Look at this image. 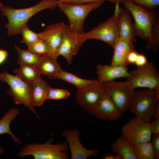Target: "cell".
Returning <instances> with one entry per match:
<instances>
[{
	"instance_id": "6da1fadb",
	"label": "cell",
	"mask_w": 159,
	"mask_h": 159,
	"mask_svg": "<svg viewBox=\"0 0 159 159\" xmlns=\"http://www.w3.org/2000/svg\"><path fill=\"white\" fill-rule=\"evenodd\" d=\"M58 0H41L37 5L30 7L14 9L8 6L0 8L1 14L8 20L5 25L8 36L20 34L23 26L33 16L42 10L49 9L54 10L57 7Z\"/></svg>"
},
{
	"instance_id": "7a4b0ae2",
	"label": "cell",
	"mask_w": 159,
	"mask_h": 159,
	"mask_svg": "<svg viewBox=\"0 0 159 159\" xmlns=\"http://www.w3.org/2000/svg\"><path fill=\"white\" fill-rule=\"evenodd\" d=\"M54 139H50L44 143H28L24 145L17 153L19 157L32 155L34 159H67L69 155L66 151L69 147L66 142L53 144Z\"/></svg>"
},
{
	"instance_id": "3957f363",
	"label": "cell",
	"mask_w": 159,
	"mask_h": 159,
	"mask_svg": "<svg viewBox=\"0 0 159 159\" xmlns=\"http://www.w3.org/2000/svg\"><path fill=\"white\" fill-rule=\"evenodd\" d=\"M120 3L128 10L133 17L137 37L148 41L150 37L152 28L158 13L143 6L136 4L130 0H121Z\"/></svg>"
},
{
	"instance_id": "277c9868",
	"label": "cell",
	"mask_w": 159,
	"mask_h": 159,
	"mask_svg": "<svg viewBox=\"0 0 159 159\" xmlns=\"http://www.w3.org/2000/svg\"><path fill=\"white\" fill-rule=\"evenodd\" d=\"M159 107V94L147 88L136 91L129 109L137 118L150 122L156 110Z\"/></svg>"
},
{
	"instance_id": "5b68a950",
	"label": "cell",
	"mask_w": 159,
	"mask_h": 159,
	"mask_svg": "<svg viewBox=\"0 0 159 159\" xmlns=\"http://www.w3.org/2000/svg\"><path fill=\"white\" fill-rule=\"evenodd\" d=\"M120 7L116 4L114 14L100 23L90 31L79 34L78 39L82 45L86 40L96 39L103 41L112 48L119 38L117 27V21Z\"/></svg>"
},
{
	"instance_id": "8992f818",
	"label": "cell",
	"mask_w": 159,
	"mask_h": 159,
	"mask_svg": "<svg viewBox=\"0 0 159 159\" xmlns=\"http://www.w3.org/2000/svg\"><path fill=\"white\" fill-rule=\"evenodd\" d=\"M100 1L83 4L58 2L57 7L68 19L70 29L75 33H83V25L88 14L99 8L104 2Z\"/></svg>"
},
{
	"instance_id": "52a82bcc",
	"label": "cell",
	"mask_w": 159,
	"mask_h": 159,
	"mask_svg": "<svg viewBox=\"0 0 159 159\" xmlns=\"http://www.w3.org/2000/svg\"><path fill=\"white\" fill-rule=\"evenodd\" d=\"M1 80L9 86L7 93L11 95L17 105H24L39 118L32 101V84L26 82L16 75H12L6 71L0 75Z\"/></svg>"
},
{
	"instance_id": "ba28073f",
	"label": "cell",
	"mask_w": 159,
	"mask_h": 159,
	"mask_svg": "<svg viewBox=\"0 0 159 159\" xmlns=\"http://www.w3.org/2000/svg\"><path fill=\"white\" fill-rule=\"evenodd\" d=\"M130 76L127 78L135 88L146 87L155 90L159 94V73L158 68L153 61L137 67L129 71Z\"/></svg>"
},
{
	"instance_id": "9c48e42d",
	"label": "cell",
	"mask_w": 159,
	"mask_h": 159,
	"mask_svg": "<svg viewBox=\"0 0 159 159\" xmlns=\"http://www.w3.org/2000/svg\"><path fill=\"white\" fill-rule=\"evenodd\" d=\"M112 100L122 114L129 109L135 92L129 81L111 80L103 83Z\"/></svg>"
},
{
	"instance_id": "30bf717a",
	"label": "cell",
	"mask_w": 159,
	"mask_h": 159,
	"mask_svg": "<svg viewBox=\"0 0 159 159\" xmlns=\"http://www.w3.org/2000/svg\"><path fill=\"white\" fill-rule=\"evenodd\" d=\"M106 92L103 84L98 82L84 87L77 88L75 100L82 109L92 115Z\"/></svg>"
},
{
	"instance_id": "8fae6325",
	"label": "cell",
	"mask_w": 159,
	"mask_h": 159,
	"mask_svg": "<svg viewBox=\"0 0 159 159\" xmlns=\"http://www.w3.org/2000/svg\"><path fill=\"white\" fill-rule=\"evenodd\" d=\"M122 136L133 146L149 141L152 133L150 123L135 117L130 119L122 127Z\"/></svg>"
},
{
	"instance_id": "7c38bea8",
	"label": "cell",
	"mask_w": 159,
	"mask_h": 159,
	"mask_svg": "<svg viewBox=\"0 0 159 159\" xmlns=\"http://www.w3.org/2000/svg\"><path fill=\"white\" fill-rule=\"evenodd\" d=\"M78 35L68 25H66L61 41L55 53L57 58L59 56H62L69 64H71L73 57L77 54L82 46L79 40Z\"/></svg>"
},
{
	"instance_id": "4fadbf2b",
	"label": "cell",
	"mask_w": 159,
	"mask_h": 159,
	"mask_svg": "<svg viewBox=\"0 0 159 159\" xmlns=\"http://www.w3.org/2000/svg\"><path fill=\"white\" fill-rule=\"evenodd\" d=\"M66 138L70 149L72 159H86L91 156H97L99 152L97 149L89 150L81 144L79 138L80 132L77 129H67L62 132Z\"/></svg>"
},
{
	"instance_id": "5bb4252c",
	"label": "cell",
	"mask_w": 159,
	"mask_h": 159,
	"mask_svg": "<svg viewBox=\"0 0 159 159\" xmlns=\"http://www.w3.org/2000/svg\"><path fill=\"white\" fill-rule=\"evenodd\" d=\"M66 24L62 22L48 26L43 31L38 33L42 39L53 52L55 57L56 52L61 41Z\"/></svg>"
},
{
	"instance_id": "9a60e30c",
	"label": "cell",
	"mask_w": 159,
	"mask_h": 159,
	"mask_svg": "<svg viewBox=\"0 0 159 159\" xmlns=\"http://www.w3.org/2000/svg\"><path fill=\"white\" fill-rule=\"evenodd\" d=\"M122 114L106 92L92 115L101 120L114 121Z\"/></svg>"
},
{
	"instance_id": "2e32d148",
	"label": "cell",
	"mask_w": 159,
	"mask_h": 159,
	"mask_svg": "<svg viewBox=\"0 0 159 159\" xmlns=\"http://www.w3.org/2000/svg\"><path fill=\"white\" fill-rule=\"evenodd\" d=\"M117 27L119 38L133 42L136 41L134 23L131 20L129 11L126 8H120Z\"/></svg>"
},
{
	"instance_id": "e0dca14e",
	"label": "cell",
	"mask_w": 159,
	"mask_h": 159,
	"mask_svg": "<svg viewBox=\"0 0 159 159\" xmlns=\"http://www.w3.org/2000/svg\"><path fill=\"white\" fill-rule=\"evenodd\" d=\"M97 80L101 83L121 77L130 76L127 67L103 65L99 64L96 67Z\"/></svg>"
},
{
	"instance_id": "ac0fdd59",
	"label": "cell",
	"mask_w": 159,
	"mask_h": 159,
	"mask_svg": "<svg viewBox=\"0 0 159 159\" xmlns=\"http://www.w3.org/2000/svg\"><path fill=\"white\" fill-rule=\"evenodd\" d=\"M113 48L114 52L110 64L127 67V56L130 52L135 50L133 42L119 38Z\"/></svg>"
},
{
	"instance_id": "d6986e66",
	"label": "cell",
	"mask_w": 159,
	"mask_h": 159,
	"mask_svg": "<svg viewBox=\"0 0 159 159\" xmlns=\"http://www.w3.org/2000/svg\"><path fill=\"white\" fill-rule=\"evenodd\" d=\"M57 59L49 56L42 55L40 62L36 67L41 75L47 76L50 80L55 79L62 69Z\"/></svg>"
},
{
	"instance_id": "ffe728a7",
	"label": "cell",
	"mask_w": 159,
	"mask_h": 159,
	"mask_svg": "<svg viewBox=\"0 0 159 159\" xmlns=\"http://www.w3.org/2000/svg\"><path fill=\"white\" fill-rule=\"evenodd\" d=\"M32 84V104L34 106H40L46 100L47 93L50 86L47 82L42 79L40 76Z\"/></svg>"
},
{
	"instance_id": "44dd1931",
	"label": "cell",
	"mask_w": 159,
	"mask_h": 159,
	"mask_svg": "<svg viewBox=\"0 0 159 159\" xmlns=\"http://www.w3.org/2000/svg\"><path fill=\"white\" fill-rule=\"evenodd\" d=\"M112 153L123 159H136L133 146L122 136H120L110 146Z\"/></svg>"
},
{
	"instance_id": "7402d4cb",
	"label": "cell",
	"mask_w": 159,
	"mask_h": 159,
	"mask_svg": "<svg viewBox=\"0 0 159 159\" xmlns=\"http://www.w3.org/2000/svg\"><path fill=\"white\" fill-rule=\"evenodd\" d=\"M19 113V110L17 108H11L8 110L0 119V135L7 133L11 135L15 143L21 144L20 140L14 135L10 128L11 122L17 116Z\"/></svg>"
},
{
	"instance_id": "603a6c76",
	"label": "cell",
	"mask_w": 159,
	"mask_h": 159,
	"mask_svg": "<svg viewBox=\"0 0 159 159\" xmlns=\"http://www.w3.org/2000/svg\"><path fill=\"white\" fill-rule=\"evenodd\" d=\"M13 72L22 80L30 84H32L41 75L36 67L28 64L20 65Z\"/></svg>"
},
{
	"instance_id": "cb8c5ba5",
	"label": "cell",
	"mask_w": 159,
	"mask_h": 159,
	"mask_svg": "<svg viewBox=\"0 0 159 159\" xmlns=\"http://www.w3.org/2000/svg\"><path fill=\"white\" fill-rule=\"evenodd\" d=\"M57 79L70 83L77 88L84 87L99 82L97 80H86L80 78L62 69L57 74Z\"/></svg>"
},
{
	"instance_id": "d4e9b609",
	"label": "cell",
	"mask_w": 159,
	"mask_h": 159,
	"mask_svg": "<svg viewBox=\"0 0 159 159\" xmlns=\"http://www.w3.org/2000/svg\"><path fill=\"white\" fill-rule=\"evenodd\" d=\"M14 47L18 55L17 62L20 65L28 64L36 67L42 58V56L21 49L16 44Z\"/></svg>"
},
{
	"instance_id": "484cf974",
	"label": "cell",
	"mask_w": 159,
	"mask_h": 159,
	"mask_svg": "<svg viewBox=\"0 0 159 159\" xmlns=\"http://www.w3.org/2000/svg\"><path fill=\"white\" fill-rule=\"evenodd\" d=\"M136 159H154L155 154L150 141L139 143L133 146Z\"/></svg>"
},
{
	"instance_id": "4316f807",
	"label": "cell",
	"mask_w": 159,
	"mask_h": 159,
	"mask_svg": "<svg viewBox=\"0 0 159 159\" xmlns=\"http://www.w3.org/2000/svg\"><path fill=\"white\" fill-rule=\"evenodd\" d=\"M146 49L155 52H158L159 48V14H158L156 20L153 26L151 36L147 41Z\"/></svg>"
},
{
	"instance_id": "83f0119b",
	"label": "cell",
	"mask_w": 159,
	"mask_h": 159,
	"mask_svg": "<svg viewBox=\"0 0 159 159\" xmlns=\"http://www.w3.org/2000/svg\"><path fill=\"white\" fill-rule=\"evenodd\" d=\"M27 51L40 55H48L57 59L52 49L41 39H39L32 46L28 48Z\"/></svg>"
},
{
	"instance_id": "f1b7e54d",
	"label": "cell",
	"mask_w": 159,
	"mask_h": 159,
	"mask_svg": "<svg viewBox=\"0 0 159 159\" xmlns=\"http://www.w3.org/2000/svg\"><path fill=\"white\" fill-rule=\"evenodd\" d=\"M21 34L22 35V40L21 42L25 43L29 48L39 39H40L38 33H35L30 30L26 24L23 26Z\"/></svg>"
},
{
	"instance_id": "f546056e",
	"label": "cell",
	"mask_w": 159,
	"mask_h": 159,
	"mask_svg": "<svg viewBox=\"0 0 159 159\" xmlns=\"http://www.w3.org/2000/svg\"><path fill=\"white\" fill-rule=\"evenodd\" d=\"M70 93L67 90L64 89L53 88L50 87L46 95V100L65 99L69 97Z\"/></svg>"
},
{
	"instance_id": "4dcf8cb0",
	"label": "cell",
	"mask_w": 159,
	"mask_h": 159,
	"mask_svg": "<svg viewBox=\"0 0 159 159\" xmlns=\"http://www.w3.org/2000/svg\"><path fill=\"white\" fill-rule=\"evenodd\" d=\"M133 3L143 6L147 9L152 10L158 9L159 0H130Z\"/></svg>"
},
{
	"instance_id": "1f68e13d",
	"label": "cell",
	"mask_w": 159,
	"mask_h": 159,
	"mask_svg": "<svg viewBox=\"0 0 159 159\" xmlns=\"http://www.w3.org/2000/svg\"><path fill=\"white\" fill-rule=\"evenodd\" d=\"M107 0L115 4H119L121 0H58V2L74 4H83L100 1Z\"/></svg>"
},
{
	"instance_id": "d6a6232c",
	"label": "cell",
	"mask_w": 159,
	"mask_h": 159,
	"mask_svg": "<svg viewBox=\"0 0 159 159\" xmlns=\"http://www.w3.org/2000/svg\"><path fill=\"white\" fill-rule=\"evenodd\" d=\"M152 144L155 159L159 158V134H153Z\"/></svg>"
},
{
	"instance_id": "836d02e7",
	"label": "cell",
	"mask_w": 159,
	"mask_h": 159,
	"mask_svg": "<svg viewBox=\"0 0 159 159\" xmlns=\"http://www.w3.org/2000/svg\"><path fill=\"white\" fill-rule=\"evenodd\" d=\"M150 123L152 134H159V118L155 119Z\"/></svg>"
},
{
	"instance_id": "e575fe53",
	"label": "cell",
	"mask_w": 159,
	"mask_h": 159,
	"mask_svg": "<svg viewBox=\"0 0 159 159\" xmlns=\"http://www.w3.org/2000/svg\"><path fill=\"white\" fill-rule=\"evenodd\" d=\"M138 54L135 50L132 51L129 53L127 58V62L128 65L135 63Z\"/></svg>"
},
{
	"instance_id": "d590c367",
	"label": "cell",
	"mask_w": 159,
	"mask_h": 159,
	"mask_svg": "<svg viewBox=\"0 0 159 159\" xmlns=\"http://www.w3.org/2000/svg\"><path fill=\"white\" fill-rule=\"evenodd\" d=\"M148 62L146 57L142 54H138L135 63L137 67H140L145 64Z\"/></svg>"
},
{
	"instance_id": "8d00e7d4",
	"label": "cell",
	"mask_w": 159,
	"mask_h": 159,
	"mask_svg": "<svg viewBox=\"0 0 159 159\" xmlns=\"http://www.w3.org/2000/svg\"><path fill=\"white\" fill-rule=\"evenodd\" d=\"M8 55L6 51L0 49V64L5 60Z\"/></svg>"
},
{
	"instance_id": "74e56055",
	"label": "cell",
	"mask_w": 159,
	"mask_h": 159,
	"mask_svg": "<svg viewBox=\"0 0 159 159\" xmlns=\"http://www.w3.org/2000/svg\"><path fill=\"white\" fill-rule=\"evenodd\" d=\"M105 159H115V156L112 155L108 154L105 155L104 157Z\"/></svg>"
},
{
	"instance_id": "f35d334b",
	"label": "cell",
	"mask_w": 159,
	"mask_h": 159,
	"mask_svg": "<svg viewBox=\"0 0 159 159\" xmlns=\"http://www.w3.org/2000/svg\"><path fill=\"white\" fill-rule=\"evenodd\" d=\"M4 149L2 146H0V155L4 153Z\"/></svg>"
},
{
	"instance_id": "ab89813d",
	"label": "cell",
	"mask_w": 159,
	"mask_h": 159,
	"mask_svg": "<svg viewBox=\"0 0 159 159\" xmlns=\"http://www.w3.org/2000/svg\"><path fill=\"white\" fill-rule=\"evenodd\" d=\"M4 6L3 5L1 2L0 1V8L3 7Z\"/></svg>"
},
{
	"instance_id": "60d3db41",
	"label": "cell",
	"mask_w": 159,
	"mask_h": 159,
	"mask_svg": "<svg viewBox=\"0 0 159 159\" xmlns=\"http://www.w3.org/2000/svg\"></svg>"
}]
</instances>
